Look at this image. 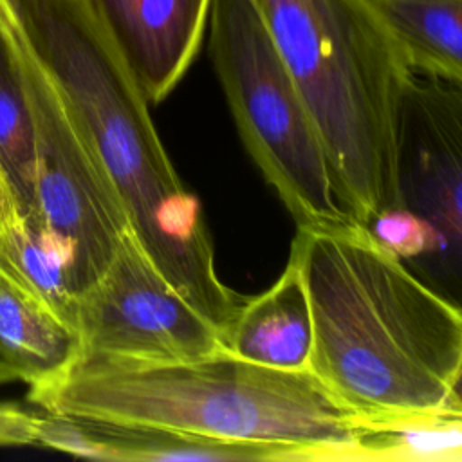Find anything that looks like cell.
<instances>
[{
  "label": "cell",
  "instance_id": "6da1fadb",
  "mask_svg": "<svg viewBox=\"0 0 462 462\" xmlns=\"http://www.w3.org/2000/svg\"><path fill=\"white\" fill-rule=\"evenodd\" d=\"M309 370L359 417L437 411L462 365V314L354 217L298 224Z\"/></svg>",
  "mask_w": 462,
  "mask_h": 462
},
{
  "label": "cell",
  "instance_id": "7a4b0ae2",
  "mask_svg": "<svg viewBox=\"0 0 462 462\" xmlns=\"http://www.w3.org/2000/svg\"><path fill=\"white\" fill-rule=\"evenodd\" d=\"M110 177L144 253L222 337L245 296L224 283L197 195L180 180L123 56L83 0H7Z\"/></svg>",
  "mask_w": 462,
  "mask_h": 462
},
{
  "label": "cell",
  "instance_id": "3957f363",
  "mask_svg": "<svg viewBox=\"0 0 462 462\" xmlns=\"http://www.w3.org/2000/svg\"><path fill=\"white\" fill-rule=\"evenodd\" d=\"M43 411L191 435L285 444L309 460H352L359 415L310 370H280L226 346L171 361L76 356L29 384Z\"/></svg>",
  "mask_w": 462,
  "mask_h": 462
},
{
  "label": "cell",
  "instance_id": "277c9868",
  "mask_svg": "<svg viewBox=\"0 0 462 462\" xmlns=\"http://www.w3.org/2000/svg\"><path fill=\"white\" fill-rule=\"evenodd\" d=\"M310 112L341 206L365 224L392 204L411 70L365 0H258Z\"/></svg>",
  "mask_w": 462,
  "mask_h": 462
},
{
  "label": "cell",
  "instance_id": "5b68a950",
  "mask_svg": "<svg viewBox=\"0 0 462 462\" xmlns=\"http://www.w3.org/2000/svg\"><path fill=\"white\" fill-rule=\"evenodd\" d=\"M209 58L238 135L296 224L352 217L258 0H211Z\"/></svg>",
  "mask_w": 462,
  "mask_h": 462
},
{
  "label": "cell",
  "instance_id": "8992f818",
  "mask_svg": "<svg viewBox=\"0 0 462 462\" xmlns=\"http://www.w3.org/2000/svg\"><path fill=\"white\" fill-rule=\"evenodd\" d=\"M363 226L462 314V85L411 74L401 105L393 199Z\"/></svg>",
  "mask_w": 462,
  "mask_h": 462
},
{
  "label": "cell",
  "instance_id": "52a82bcc",
  "mask_svg": "<svg viewBox=\"0 0 462 462\" xmlns=\"http://www.w3.org/2000/svg\"><path fill=\"white\" fill-rule=\"evenodd\" d=\"M0 47L31 119L34 209L67 249L78 296L105 271L130 222L81 121L23 36L7 0H0Z\"/></svg>",
  "mask_w": 462,
  "mask_h": 462
},
{
  "label": "cell",
  "instance_id": "ba28073f",
  "mask_svg": "<svg viewBox=\"0 0 462 462\" xmlns=\"http://www.w3.org/2000/svg\"><path fill=\"white\" fill-rule=\"evenodd\" d=\"M78 354L123 361L199 357L222 332L157 271L132 229L105 271L76 296Z\"/></svg>",
  "mask_w": 462,
  "mask_h": 462
},
{
  "label": "cell",
  "instance_id": "9c48e42d",
  "mask_svg": "<svg viewBox=\"0 0 462 462\" xmlns=\"http://www.w3.org/2000/svg\"><path fill=\"white\" fill-rule=\"evenodd\" d=\"M150 105L179 85L199 54L211 0H83Z\"/></svg>",
  "mask_w": 462,
  "mask_h": 462
},
{
  "label": "cell",
  "instance_id": "30bf717a",
  "mask_svg": "<svg viewBox=\"0 0 462 462\" xmlns=\"http://www.w3.org/2000/svg\"><path fill=\"white\" fill-rule=\"evenodd\" d=\"M36 446L105 462L166 460H309L294 446L227 440L164 428L116 424L43 411L36 419Z\"/></svg>",
  "mask_w": 462,
  "mask_h": 462
},
{
  "label": "cell",
  "instance_id": "8fae6325",
  "mask_svg": "<svg viewBox=\"0 0 462 462\" xmlns=\"http://www.w3.org/2000/svg\"><path fill=\"white\" fill-rule=\"evenodd\" d=\"M312 314L294 258L263 292L245 298L224 334V346L242 359L280 368L309 370Z\"/></svg>",
  "mask_w": 462,
  "mask_h": 462
},
{
  "label": "cell",
  "instance_id": "7c38bea8",
  "mask_svg": "<svg viewBox=\"0 0 462 462\" xmlns=\"http://www.w3.org/2000/svg\"><path fill=\"white\" fill-rule=\"evenodd\" d=\"M78 354L76 332L51 312L0 260V357L34 384Z\"/></svg>",
  "mask_w": 462,
  "mask_h": 462
},
{
  "label": "cell",
  "instance_id": "4fadbf2b",
  "mask_svg": "<svg viewBox=\"0 0 462 462\" xmlns=\"http://www.w3.org/2000/svg\"><path fill=\"white\" fill-rule=\"evenodd\" d=\"M413 74L462 85V0H365Z\"/></svg>",
  "mask_w": 462,
  "mask_h": 462
},
{
  "label": "cell",
  "instance_id": "5bb4252c",
  "mask_svg": "<svg viewBox=\"0 0 462 462\" xmlns=\"http://www.w3.org/2000/svg\"><path fill=\"white\" fill-rule=\"evenodd\" d=\"M0 260L51 312L74 332L76 292L70 282L69 254L34 208L0 236Z\"/></svg>",
  "mask_w": 462,
  "mask_h": 462
},
{
  "label": "cell",
  "instance_id": "9a60e30c",
  "mask_svg": "<svg viewBox=\"0 0 462 462\" xmlns=\"http://www.w3.org/2000/svg\"><path fill=\"white\" fill-rule=\"evenodd\" d=\"M0 166L20 211L34 208V144L31 119L11 65L0 47Z\"/></svg>",
  "mask_w": 462,
  "mask_h": 462
},
{
  "label": "cell",
  "instance_id": "2e32d148",
  "mask_svg": "<svg viewBox=\"0 0 462 462\" xmlns=\"http://www.w3.org/2000/svg\"><path fill=\"white\" fill-rule=\"evenodd\" d=\"M36 419L20 402L0 399V448L36 446Z\"/></svg>",
  "mask_w": 462,
  "mask_h": 462
},
{
  "label": "cell",
  "instance_id": "e0dca14e",
  "mask_svg": "<svg viewBox=\"0 0 462 462\" xmlns=\"http://www.w3.org/2000/svg\"><path fill=\"white\" fill-rule=\"evenodd\" d=\"M18 217H20L18 202L0 166V236L7 233V229L18 220Z\"/></svg>",
  "mask_w": 462,
  "mask_h": 462
},
{
  "label": "cell",
  "instance_id": "ac0fdd59",
  "mask_svg": "<svg viewBox=\"0 0 462 462\" xmlns=\"http://www.w3.org/2000/svg\"><path fill=\"white\" fill-rule=\"evenodd\" d=\"M437 413L448 415V417H455V419H462V365L449 386V392L446 395L444 404L437 410Z\"/></svg>",
  "mask_w": 462,
  "mask_h": 462
},
{
  "label": "cell",
  "instance_id": "d6986e66",
  "mask_svg": "<svg viewBox=\"0 0 462 462\" xmlns=\"http://www.w3.org/2000/svg\"><path fill=\"white\" fill-rule=\"evenodd\" d=\"M18 381H22L20 374H18L11 365L2 363V365H0V386L9 384V383H18Z\"/></svg>",
  "mask_w": 462,
  "mask_h": 462
},
{
  "label": "cell",
  "instance_id": "ffe728a7",
  "mask_svg": "<svg viewBox=\"0 0 462 462\" xmlns=\"http://www.w3.org/2000/svg\"><path fill=\"white\" fill-rule=\"evenodd\" d=\"M2 363H5V361H4V359H2V357H0V365H2Z\"/></svg>",
  "mask_w": 462,
  "mask_h": 462
}]
</instances>
